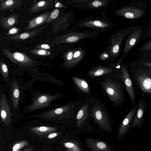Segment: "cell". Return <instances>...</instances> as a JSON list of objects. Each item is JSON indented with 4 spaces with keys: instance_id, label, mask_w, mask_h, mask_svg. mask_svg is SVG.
<instances>
[{
    "instance_id": "cell-1",
    "label": "cell",
    "mask_w": 151,
    "mask_h": 151,
    "mask_svg": "<svg viewBox=\"0 0 151 151\" xmlns=\"http://www.w3.org/2000/svg\"><path fill=\"white\" fill-rule=\"evenodd\" d=\"M82 104V103L79 101H72L30 116L29 118L38 119L47 122L63 123L76 116Z\"/></svg>"
},
{
    "instance_id": "cell-2",
    "label": "cell",
    "mask_w": 151,
    "mask_h": 151,
    "mask_svg": "<svg viewBox=\"0 0 151 151\" xmlns=\"http://www.w3.org/2000/svg\"><path fill=\"white\" fill-rule=\"evenodd\" d=\"M130 73L135 85L143 96H151V68L136 60L129 65Z\"/></svg>"
},
{
    "instance_id": "cell-3",
    "label": "cell",
    "mask_w": 151,
    "mask_h": 151,
    "mask_svg": "<svg viewBox=\"0 0 151 151\" xmlns=\"http://www.w3.org/2000/svg\"><path fill=\"white\" fill-rule=\"evenodd\" d=\"M4 55L11 63L16 64L21 69L31 73L32 76L38 75L37 66L42 64L35 61L24 53L19 52H12L6 48L2 50Z\"/></svg>"
},
{
    "instance_id": "cell-4",
    "label": "cell",
    "mask_w": 151,
    "mask_h": 151,
    "mask_svg": "<svg viewBox=\"0 0 151 151\" xmlns=\"http://www.w3.org/2000/svg\"><path fill=\"white\" fill-rule=\"evenodd\" d=\"M101 84L113 104L116 106H122L125 101L123 93L125 86L119 75L117 79H107L101 82Z\"/></svg>"
},
{
    "instance_id": "cell-5",
    "label": "cell",
    "mask_w": 151,
    "mask_h": 151,
    "mask_svg": "<svg viewBox=\"0 0 151 151\" xmlns=\"http://www.w3.org/2000/svg\"><path fill=\"white\" fill-rule=\"evenodd\" d=\"M136 26H130L122 29L112 35L109 38L106 51L110 56V60L115 61L121 51L122 44L124 40L136 28Z\"/></svg>"
},
{
    "instance_id": "cell-6",
    "label": "cell",
    "mask_w": 151,
    "mask_h": 151,
    "mask_svg": "<svg viewBox=\"0 0 151 151\" xmlns=\"http://www.w3.org/2000/svg\"><path fill=\"white\" fill-rule=\"evenodd\" d=\"M63 96V95L61 93H37L32 98V103L23 109V113L24 114H27L50 107L55 101Z\"/></svg>"
},
{
    "instance_id": "cell-7",
    "label": "cell",
    "mask_w": 151,
    "mask_h": 151,
    "mask_svg": "<svg viewBox=\"0 0 151 151\" xmlns=\"http://www.w3.org/2000/svg\"><path fill=\"white\" fill-rule=\"evenodd\" d=\"M10 88L9 100L12 111L15 116L20 114V104L23 94L22 82L14 77H12L8 86Z\"/></svg>"
},
{
    "instance_id": "cell-8",
    "label": "cell",
    "mask_w": 151,
    "mask_h": 151,
    "mask_svg": "<svg viewBox=\"0 0 151 151\" xmlns=\"http://www.w3.org/2000/svg\"><path fill=\"white\" fill-rule=\"evenodd\" d=\"M113 23L110 19L99 17H89L79 20L75 24L77 29L87 28L92 29L93 31L103 32L111 28Z\"/></svg>"
},
{
    "instance_id": "cell-9",
    "label": "cell",
    "mask_w": 151,
    "mask_h": 151,
    "mask_svg": "<svg viewBox=\"0 0 151 151\" xmlns=\"http://www.w3.org/2000/svg\"><path fill=\"white\" fill-rule=\"evenodd\" d=\"M90 116L103 130L111 133L112 124L109 116L100 103H94L90 107Z\"/></svg>"
},
{
    "instance_id": "cell-10",
    "label": "cell",
    "mask_w": 151,
    "mask_h": 151,
    "mask_svg": "<svg viewBox=\"0 0 151 151\" xmlns=\"http://www.w3.org/2000/svg\"><path fill=\"white\" fill-rule=\"evenodd\" d=\"M146 27L137 26L129 35L127 39L121 56L117 62L118 65L123 61L131 50L141 40Z\"/></svg>"
},
{
    "instance_id": "cell-11",
    "label": "cell",
    "mask_w": 151,
    "mask_h": 151,
    "mask_svg": "<svg viewBox=\"0 0 151 151\" xmlns=\"http://www.w3.org/2000/svg\"><path fill=\"white\" fill-rule=\"evenodd\" d=\"M122 61L120 64L119 77L122 81L129 97L134 105L136 101L135 88L130 70L126 64Z\"/></svg>"
},
{
    "instance_id": "cell-12",
    "label": "cell",
    "mask_w": 151,
    "mask_h": 151,
    "mask_svg": "<svg viewBox=\"0 0 151 151\" xmlns=\"http://www.w3.org/2000/svg\"><path fill=\"white\" fill-rule=\"evenodd\" d=\"M146 9L139 5H128L123 6L113 12L114 14L129 20L141 18L145 15Z\"/></svg>"
},
{
    "instance_id": "cell-13",
    "label": "cell",
    "mask_w": 151,
    "mask_h": 151,
    "mask_svg": "<svg viewBox=\"0 0 151 151\" xmlns=\"http://www.w3.org/2000/svg\"><path fill=\"white\" fill-rule=\"evenodd\" d=\"M99 33L93 31L73 30L60 37V43L75 44L85 39L93 38L98 36Z\"/></svg>"
},
{
    "instance_id": "cell-14",
    "label": "cell",
    "mask_w": 151,
    "mask_h": 151,
    "mask_svg": "<svg viewBox=\"0 0 151 151\" xmlns=\"http://www.w3.org/2000/svg\"><path fill=\"white\" fill-rule=\"evenodd\" d=\"M0 111L1 123L4 126H9L14 116L11 110L9 99L1 88L0 91Z\"/></svg>"
},
{
    "instance_id": "cell-15",
    "label": "cell",
    "mask_w": 151,
    "mask_h": 151,
    "mask_svg": "<svg viewBox=\"0 0 151 151\" xmlns=\"http://www.w3.org/2000/svg\"><path fill=\"white\" fill-rule=\"evenodd\" d=\"M137 106V104L136 105L123 119L118 131L117 137L118 139H121L125 135L131 128Z\"/></svg>"
},
{
    "instance_id": "cell-16",
    "label": "cell",
    "mask_w": 151,
    "mask_h": 151,
    "mask_svg": "<svg viewBox=\"0 0 151 151\" xmlns=\"http://www.w3.org/2000/svg\"><path fill=\"white\" fill-rule=\"evenodd\" d=\"M131 126V128L136 127L138 130L144 125V116L147 106V103L144 99H140L137 104Z\"/></svg>"
},
{
    "instance_id": "cell-17",
    "label": "cell",
    "mask_w": 151,
    "mask_h": 151,
    "mask_svg": "<svg viewBox=\"0 0 151 151\" xmlns=\"http://www.w3.org/2000/svg\"><path fill=\"white\" fill-rule=\"evenodd\" d=\"M85 142L86 147L91 151H111L109 147L102 141L87 138Z\"/></svg>"
},
{
    "instance_id": "cell-18",
    "label": "cell",
    "mask_w": 151,
    "mask_h": 151,
    "mask_svg": "<svg viewBox=\"0 0 151 151\" xmlns=\"http://www.w3.org/2000/svg\"><path fill=\"white\" fill-rule=\"evenodd\" d=\"M86 50L81 47H78L74 49L72 60L69 63L62 64L65 68H70L76 66L83 59L86 55Z\"/></svg>"
},
{
    "instance_id": "cell-19",
    "label": "cell",
    "mask_w": 151,
    "mask_h": 151,
    "mask_svg": "<svg viewBox=\"0 0 151 151\" xmlns=\"http://www.w3.org/2000/svg\"><path fill=\"white\" fill-rule=\"evenodd\" d=\"M90 114V105L88 103H86L82 106L77 114L76 117L77 126L80 127L85 125L87 118Z\"/></svg>"
},
{
    "instance_id": "cell-20",
    "label": "cell",
    "mask_w": 151,
    "mask_h": 151,
    "mask_svg": "<svg viewBox=\"0 0 151 151\" xmlns=\"http://www.w3.org/2000/svg\"><path fill=\"white\" fill-rule=\"evenodd\" d=\"M51 13V12L44 13L29 21L28 25L25 27V29H31L46 22Z\"/></svg>"
},
{
    "instance_id": "cell-21",
    "label": "cell",
    "mask_w": 151,
    "mask_h": 151,
    "mask_svg": "<svg viewBox=\"0 0 151 151\" xmlns=\"http://www.w3.org/2000/svg\"><path fill=\"white\" fill-rule=\"evenodd\" d=\"M115 70L109 67L102 65H97L92 67L87 73L88 75L91 78L106 74Z\"/></svg>"
},
{
    "instance_id": "cell-22",
    "label": "cell",
    "mask_w": 151,
    "mask_h": 151,
    "mask_svg": "<svg viewBox=\"0 0 151 151\" xmlns=\"http://www.w3.org/2000/svg\"><path fill=\"white\" fill-rule=\"evenodd\" d=\"M58 129L55 127L47 126H36L32 127L30 131L33 133L42 137L58 131Z\"/></svg>"
},
{
    "instance_id": "cell-23",
    "label": "cell",
    "mask_w": 151,
    "mask_h": 151,
    "mask_svg": "<svg viewBox=\"0 0 151 151\" xmlns=\"http://www.w3.org/2000/svg\"><path fill=\"white\" fill-rule=\"evenodd\" d=\"M113 3L112 0H89L87 4V10L101 9L107 8Z\"/></svg>"
},
{
    "instance_id": "cell-24",
    "label": "cell",
    "mask_w": 151,
    "mask_h": 151,
    "mask_svg": "<svg viewBox=\"0 0 151 151\" xmlns=\"http://www.w3.org/2000/svg\"><path fill=\"white\" fill-rule=\"evenodd\" d=\"M53 6V3L52 0L42 1L33 5L29 8V10L30 13H35Z\"/></svg>"
},
{
    "instance_id": "cell-25",
    "label": "cell",
    "mask_w": 151,
    "mask_h": 151,
    "mask_svg": "<svg viewBox=\"0 0 151 151\" xmlns=\"http://www.w3.org/2000/svg\"><path fill=\"white\" fill-rule=\"evenodd\" d=\"M19 16L17 14H13L2 18L1 19V25L5 29H8L17 24L19 21Z\"/></svg>"
},
{
    "instance_id": "cell-26",
    "label": "cell",
    "mask_w": 151,
    "mask_h": 151,
    "mask_svg": "<svg viewBox=\"0 0 151 151\" xmlns=\"http://www.w3.org/2000/svg\"><path fill=\"white\" fill-rule=\"evenodd\" d=\"M24 3L21 0H8L2 1L1 2L0 9L1 11L9 9H15L21 7Z\"/></svg>"
},
{
    "instance_id": "cell-27",
    "label": "cell",
    "mask_w": 151,
    "mask_h": 151,
    "mask_svg": "<svg viewBox=\"0 0 151 151\" xmlns=\"http://www.w3.org/2000/svg\"><path fill=\"white\" fill-rule=\"evenodd\" d=\"M0 72L2 79L8 86L11 79L8 68L4 61L1 60L0 62Z\"/></svg>"
},
{
    "instance_id": "cell-28",
    "label": "cell",
    "mask_w": 151,
    "mask_h": 151,
    "mask_svg": "<svg viewBox=\"0 0 151 151\" xmlns=\"http://www.w3.org/2000/svg\"><path fill=\"white\" fill-rule=\"evenodd\" d=\"M62 142L65 148L70 151H83L79 142L76 141L65 140Z\"/></svg>"
},
{
    "instance_id": "cell-29",
    "label": "cell",
    "mask_w": 151,
    "mask_h": 151,
    "mask_svg": "<svg viewBox=\"0 0 151 151\" xmlns=\"http://www.w3.org/2000/svg\"><path fill=\"white\" fill-rule=\"evenodd\" d=\"M136 60L140 63L151 68V51L140 52Z\"/></svg>"
},
{
    "instance_id": "cell-30",
    "label": "cell",
    "mask_w": 151,
    "mask_h": 151,
    "mask_svg": "<svg viewBox=\"0 0 151 151\" xmlns=\"http://www.w3.org/2000/svg\"><path fill=\"white\" fill-rule=\"evenodd\" d=\"M89 0H70L67 4L78 9H87V4Z\"/></svg>"
},
{
    "instance_id": "cell-31",
    "label": "cell",
    "mask_w": 151,
    "mask_h": 151,
    "mask_svg": "<svg viewBox=\"0 0 151 151\" xmlns=\"http://www.w3.org/2000/svg\"><path fill=\"white\" fill-rule=\"evenodd\" d=\"M72 79L77 86L84 92L88 93L89 92V86L84 80L74 77Z\"/></svg>"
},
{
    "instance_id": "cell-32",
    "label": "cell",
    "mask_w": 151,
    "mask_h": 151,
    "mask_svg": "<svg viewBox=\"0 0 151 151\" xmlns=\"http://www.w3.org/2000/svg\"><path fill=\"white\" fill-rule=\"evenodd\" d=\"M43 28L42 27L38 29L24 32L20 35H13L9 37V38L11 39L14 40H17L18 39H27L32 36H35V35L39 32Z\"/></svg>"
},
{
    "instance_id": "cell-33",
    "label": "cell",
    "mask_w": 151,
    "mask_h": 151,
    "mask_svg": "<svg viewBox=\"0 0 151 151\" xmlns=\"http://www.w3.org/2000/svg\"><path fill=\"white\" fill-rule=\"evenodd\" d=\"M29 143L26 140H21L14 142L12 145V151H20L23 147L28 145Z\"/></svg>"
},
{
    "instance_id": "cell-34",
    "label": "cell",
    "mask_w": 151,
    "mask_h": 151,
    "mask_svg": "<svg viewBox=\"0 0 151 151\" xmlns=\"http://www.w3.org/2000/svg\"><path fill=\"white\" fill-rule=\"evenodd\" d=\"M75 49H71L65 53L64 57L65 62L62 64H65L70 62L73 59Z\"/></svg>"
},
{
    "instance_id": "cell-35",
    "label": "cell",
    "mask_w": 151,
    "mask_h": 151,
    "mask_svg": "<svg viewBox=\"0 0 151 151\" xmlns=\"http://www.w3.org/2000/svg\"><path fill=\"white\" fill-rule=\"evenodd\" d=\"M139 52H148L151 51V39L146 42L138 49Z\"/></svg>"
},
{
    "instance_id": "cell-36",
    "label": "cell",
    "mask_w": 151,
    "mask_h": 151,
    "mask_svg": "<svg viewBox=\"0 0 151 151\" xmlns=\"http://www.w3.org/2000/svg\"><path fill=\"white\" fill-rule=\"evenodd\" d=\"M62 133L60 132H52L46 136V137L48 139H52L55 138L61 135Z\"/></svg>"
},
{
    "instance_id": "cell-37",
    "label": "cell",
    "mask_w": 151,
    "mask_h": 151,
    "mask_svg": "<svg viewBox=\"0 0 151 151\" xmlns=\"http://www.w3.org/2000/svg\"><path fill=\"white\" fill-rule=\"evenodd\" d=\"M99 58L101 60H104L110 59V56L108 53L106 51H104L101 53Z\"/></svg>"
},
{
    "instance_id": "cell-38",
    "label": "cell",
    "mask_w": 151,
    "mask_h": 151,
    "mask_svg": "<svg viewBox=\"0 0 151 151\" xmlns=\"http://www.w3.org/2000/svg\"><path fill=\"white\" fill-rule=\"evenodd\" d=\"M32 52L33 53L40 55H47L48 54L47 51L44 50H34Z\"/></svg>"
},
{
    "instance_id": "cell-39",
    "label": "cell",
    "mask_w": 151,
    "mask_h": 151,
    "mask_svg": "<svg viewBox=\"0 0 151 151\" xmlns=\"http://www.w3.org/2000/svg\"><path fill=\"white\" fill-rule=\"evenodd\" d=\"M59 14V11L58 9H55L51 12L49 18L54 19L56 18Z\"/></svg>"
},
{
    "instance_id": "cell-40",
    "label": "cell",
    "mask_w": 151,
    "mask_h": 151,
    "mask_svg": "<svg viewBox=\"0 0 151 151\" xmlns=\"http://www.w3.org/2000/svg\"><path fill=\"white\" fill-rule=\"evenodd\" d=\"M19 29L17 28H13L11 29L7 33V35L12 34L15 33L17 32Z\"/></svg>"
},
{
    "instance_id": "cell-41",
    "label": "cell",
    "mask_w": 151,
    "mask_h": 151,
    "mask_svg": "<svg viewBox=\"0 0 151 151\" xmlns=\"http://www.w3.org/2000/svg\"><path fill=\"white\" fill-rule=\"evenodd\" d=\"M40 47L41 48L45 49H49L50 48V46L46 44H42L40 46Z\"/></svg>"
},
{
    "instance_id": "cell-42",
    "label": "cell",
    "mask_w": 151,
    "mask_h": 151,
    "mask_svg": "<svg viewBox=\"0 0 151 151\" xmlns=\"http://www.w3.org/2000/svg\"><path fill=\"white\" fill-rule=\"evenodd\" d=\"M33 147L32 146H29L25 148L22 151H33Z\"/></svg>"
},
{
    "instance_id": "cell-43",
    "label": "cell",
    "mask_w": 151,
    "mask_h": 151,
    "mask_svg": "<svg viewBox=\"0 0 151 151\" xmlns=\"http://www.w3.org/2000/svg\"><path fill=\"white\" fill-rule=\"evenodd\" d=\"M61 4H59V3H58L55 5V6L56 7H58Z\"/></svg>"
},
{
    "instance_id": "cell-44",
    "label": "cell",
    "mask_w": 151,
    "mask_h": 151,
    "mask_svg": "<svg viewBox=\"0 0 151 151\" xmlns=\"http://www.w3.org/2000/svg\"><path fill=\"white\" fill-rule=\"evenodd\" d=\"M42 151H52L51 150L48 149H45L43 150Z\"/></svg>"
},
{
    "instance_id": "cell-45",
    "label": "cell",
    "mask_w": 151,
    "mask_h": 151,
    "mask_svg": "<svg viewBox=\"0 0 151 151\" xmlns=\"http://www.w3.org/2000/svg\"><path fill=\"white\" fill-rule=\"evenodd\" d=\"M131 151H135V150H132Z\"/></svg>"
}]
</instances>
